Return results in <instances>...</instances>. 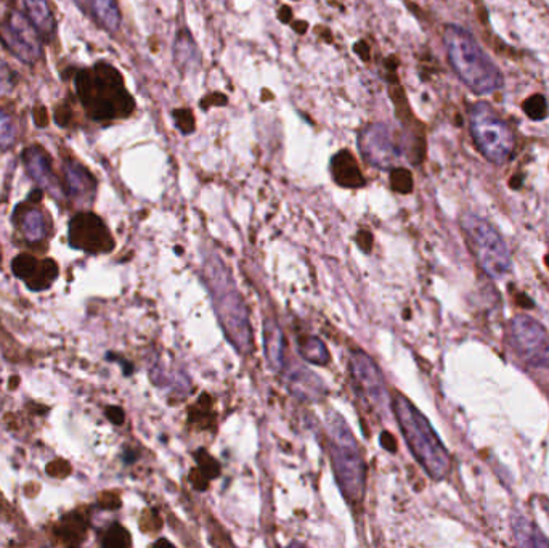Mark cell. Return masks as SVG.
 Instances as JSON below:
<instances>
[{"label":"cell","instance_id":"cell-1","mask_svg":"<svg viewBox=\"0 0 549 548\" xmlns=\"http://www.w3.org/2000/svg\"><path fill=\"white\" fill-rule=\"evenodd\" d=\"M201 277L208 287L212 306L228 343L241 356H251L254 351V332L249 309L227 264L217 254H206Z\"/></svg>","mask_w":549,"mask_h":548},{"label":"cell","instance_id":"cell-2","mask_svg":"<svg viewBox=\"0 0 549 548\" xmlns=\"http://www.w3.org/2000/svg\"><path fill=\"white\" fill-rule=\"evenodd\" d=\"M76 94L87 116L97 123L126 119L134 113L135 100L121 71L106 62L76 71Z\"/></svg>","mask_w":549,"mask_h":548},{"label":"cell","instance_id":"cell-3","mask_svg":"<svg viewBox=\"0 0 549 548\" xmlns=\"http://www.w3.org/2000/svg\"><path fill=\"white\" fill-rule=\"evenodd\" d=\"M326 439L339 491L350 507H362L366 494V463L357 438L346 420L330 410L326 415Z\"/></svg>","mask_w":549,"mask_h":548},{"label":"cell","instance_id":"cell-4","mask_svg":"<svg viewBox=\"0 0 549 548\" xmlns=\"http://www.w3.org/2000/svg\"><path fill=\"white\" fill-rule=\"evenodd\" d=\"M392 412L397 418L403 438L407 441L408 449L427 476L434 481L447 478L452 468L450 452L444 442L440 441L429 420L416 409L408 397L400 393L392 396Z\"/></svg>","mask_w":549,"mask_h":548},{"label":"cell","instance_id":"cell-5","mask_svg":"<svg viewBox=\"0 0 549 548\" xmlns=\"http://www.w3.org/2000/svg\"><path fill=\"white\" fill-rule=\"evenodd\" d=\"M444 44L453 71L474 94H493L505 86L503 73L469 31L461 26L448 25L444 31Z\"/></svg>","mask_w":549,"mask_h":548},{"label":"cell","instance_id":"cell-6","mask_svg":"<svg viewBox=\"0 0 549 548\" xmlns=\"http://www.w3.org/2000/svg\"><path fill=\"white\" fill-rule=\"evenodd\" d=\"M461 229L480 269L492 279H505L513 269L508 245L490 222L477 214H464Z\"/></svg>","mask_w":549,"mask_h":548},{"label":"cell","instance_id":"cell-7","mask_svg":"<svg viewBox=\"0 0 549 548\" xmlns=\"http://www.w3.org/2000/svg\"><path fill=\"white\" fill-rule=\"evenodd\" d=\"M469 126L477 150L493 164H505L516 147L513 129L490 103L479 102L469 110Z\"/></svg>","mask_w":549,"mask_h":548},{"label":"cell","instance_id":"cell-8","mask_svg":"<svg viewBox=\"0 0 549 548\" xmlns=\"http://www.w3.org/2000/svg\"><path fill=\"white\" fill-rule=\"evenodd\" d=\"M509 346L524 364L549 369V333L529 315H517L508 327Z\"/></svg>","mask_w":549,"mask_h":548},{"label":"cell","instance_id":"cell-9","mask_svg":"<svg viewBox=\"0 0 549 548\" xmlns=\"http://www.w3.org/2000/svg\"><path fill=\"white\" fill-rule=\"evenodd\" d=\"M0 42L10 54L26 63L36 65L42 58V39L34 26L20 12L7 13L0 21Z\"/></svg>","mask_w":549,"mask_h":548},{"label":"cell","instance_id":"cell-10","mask_svg":"<svg viewBox=\"0 0 549 548\" xmlns=\"http://www.w3.org/2000/svg\"><path fill=\"white\" fill-rule=\"evenodd\" d=\"M349 370L352 385L363 397V401L370 404L373 409L384 412L389 404V396H387L383 372L375 360L362 349H354L349 356Z\"/></svg>","mask_w":549,"mask_h":548},{"label":"cell","instance_id":"cell-11","mask_svg":"<svg viewBox=\"0 0 549 548\" xmlns=\"http://www.w3.org/2000/svg\"><path fill=\"white\" fill-rule=\"evenodd\" d=\"M358 148L366 163L373 168L391 171L402 155L397 135L384 123H371L358 135Z\"/></svg>","mask_w":549,"mask_h":548},{"label":"cell","instance_id":"cell-12","mask_svg":"<svg viewBox=\"0 0 549 548\" xmlns=\"http://www.w3.org/2000/svg\"><path fill=\"white\" fill-rule=\"evenodd\" d=\"M70 243L86 253H110L114 240L105 222L92 213H79L70 222Z\"/></svg>","mask_w":549,"mask_h":548},{"label":"cell","instance_id":"cell-13","mask_svg":"<svg viewBox=\"0 0 549 548\" xmlns=\"http://www.w3.org/2000/svg\"><path fill=\"white\" fill-rule=\"evenodd\" d=\"M21 160L25 164L26 171L29 177L36 182L42 190L52 193L53 197L61 198L65 195L63 185L55 176L52 169V160L49 153L45 152L41 145H31L25 148V152L21 155Z\"/></svg>","mask_w":549,"mask_h":548},{"label":"cell","instance_id":"cell-14","mask_svg":"<svg viewBox=\"0 0 549 548\" xmlns=\"http://www.w3.org/2000/svg\"><path fill=\"white\" fill-rule=\"evenodd\" d=\"M63 190L66 197L78 205H87L97 193V180L79 161L68 158L63 164Z\"/></svg>","mask_w":549,"mask_h":548},{"label":"cell","instance_id":"cell-15","mask_svg":"<svg viewBox=\"0 0 549 548\" xmlns=\"http://www.w3.org/2000/svg\"><path fill=\"white\" fill-rule=\"evenodd\" d=\"M41 198V190H34L28 203L18 206L13 214V222L29 243L42 242L49 235V221L44 211L36 205Z\"/></svg>","mask_w":549,"mask_h":548},{"label":"cell","instance_id":"cell-16","mask_svg":"<svg viewBox=\"0 0 549 548\" xmlns=\"http://www.w3.org/2000/svg\"><path fill=\"white\" fill-rule=\"evenodd\" d=\"M331 176L342 189H362L366 180L357 158L349 150H339L331 158Z\"/></svg>","mask_w":549,"mask_h":548},{"label":"cell","instance_id":"cell-17","mask_svg":"<svg viewBox=\"0 0 549 548\" xmlns=\"http://www.w3.org/2000/svg\"><path fill=\"white\" fill-rule=\"evenodd\" d=\"M98 28L116 33L121 26V10L116 0H74Z\"/></svg>","mask_w":549,"mask_h":548},{"label":"cell","instance_id":"cell-18","mask_svg":"<svg viewBox=\"0 0 549 548\" xmlns=\"http://www.w3.org/2000/svg\"><path fill=\"white\" fill-rule=\"evenodd\" d=\"M21 7L42 41L52 42L57 36V20L53 17L49 0H21Z\"/></svg>","mask_w":549,"mask_h":548},{"label":"cell","instance_id":"cell-19","mask_svg":"<svg viewBox=\"0 0 549 548\" xmlns=\"http://www.w3.org/2000/svg\"><path fill=\"white\" fill-rule=\"evenodd\" d=\"M288 378V388L301 401L315 402L325 396V386L315 373L305 370L304 367L283 369Z\"/></svg>","mask_w":549,"mask_h":548},{"label":"cell","instance_id":"cell-20","mask_svg":"<svg viewBox=\"0 0 549 548\" xmlns=\"http://www.w3.org/2000/svg\"><path fill=\"white\" fill-rule=\"evenodd\" d=\"M265 359L273 372L281 373L285 369L286 343L285 335L277 320L267 317L264 322Z\"/></svg>","mask_w":549,"mask_h":548},{"label":"cell","instance_id":"cell-21","mask_svg":"<svg viewBox=\"0 0 549 548\" xmlns=\"http://www.w3.org/2000/svg\"><path fill=\"white\" fill-rule=\"evenodd\" d=\"M175 65L182 73H188L192 68L200 65V50L193 41L192 34L188 33L187 28L180 29L175 39L174 47Z\"/></svg>","mask_w":549,"mask_h":548},{"label":"cell","instance_id":"cell-22","mask_svg":"<svg viewBox=\"0 0 549 548\" xmlns=\"http://www.w3.org/2000/svg\"><path fill=\"white\" fill-rule=\"evenodd\" d=\"M513 532L516 544L521 547H549V540L524 516H514Z\"/></svg>","mask_w":549,"mask_h":548},{"label":"cell","instance_id":"cell-23","mask_svg":"<svg viewBox=\"0 0 549 548\" xmlns=\"http://www.w3.org/2000/svg\"><path fill=\"white\" fill-rule=\"evenodd\" d=\"M297 349H299L302 359L307 360L309 364L320 365V367L330 364V351L317 336H299Z\"/></svg>","mask_w":549,"mask_h":548},{"label":"cell","instance_id":"cell-24","mask_svg":"<svg viewBox=\"0 0 549 548\" xmlns=\"http://www.w3.org/2000/svg\"><path fill=\"white\" fill-rule=\"evenodd\" d=\"M87 521L79 513L66 515L57 526L58 539L65 545H79L86 537Z\"/></svg>","mask_w":549,"mask_h":548},{"label":"cell","instance_id":"cell-25","mask_svg":"<svg viewBox=\"0 0 549 548\" xmlns=\"http://www.w3.org/2000/svg\"><path fill=\"white\" fill-rule=\"evenodd\" d=\"M196 462H198V468L193 470L192 483L195 489L198 491H204L208 487L211 479H216L220 475V465L216 460L212 459L211 455L206 450H200L196 454Z\"/></svg>","mask_w":549,"mask_h":548},{"label":"cell","instance_id":"cell-26","mask_svg":"<svg viewBox=\"0 0 549 548\" xmlns=\"http://www.w3.org/2000/svg\"><path fill=\"white\" fill-rule=\"evenodd\" d=\"M58 277L57 262L52 259H45V261H39L36 269L33 270V274L29 275L25 280L29 290L44 291L50 288L55 279Z\"/></svg>","mask_w":549,"mask_h":548},{"label":"cell","instance_id":"cell-27","mask_svg":"<svg viewBox=\"0 0 549 548\" xmlns=\"http://www.w3.org/2000/svg\"><path fill=\"white\" fill-rule=\"evenodd\" d=\"M17 142V127L12 116L0 108V148L9 150Z\"/></svg>","mask_w":549,"mask_h":548},{"label":"cell","instance_id":"cell-28","mask_svg":"<svg viewBox=\"0 0 549 548\" xmlns=\"http://www.w3.org/2000/svg\"><path fill=\"white\" fill-rule=\"evenodd\" d=\"M102 545L105 548L131 547L132 540L129 532L122 528L121 524H113L103 536Z\"/></svg>","mask_w":549,"mask_h":548},{"label":"cell","instance_id":"cell-29","mask_svg":"<svg viewBox=\"0 0 549 548\" xmlns=\"http://www.w3.org/2000/svg\"><path fill=\"white\" fill-rule=\"evenodd\" d=\"M391 187L397 193H410L413 190V176L405 168L391 169Z\"/></svg>","mask_w":549,"mask_h":548},{"label":"cell","instance_id":"cell-30","mask_svg":"<svg viewBox=\"0 0 549 548\" xmlns=\"http://www.w3.org/2000/svg\"><path fill=\"white\" fill-rule=\"evenodd\" d=\"M37 264H39V259L34 258L31 254H20V256L13 259V274L17 275L18 279L26 280L29 275L33 274Z\"/></svg>","mask_w":549,"mask_h":548},{"label":"cell","instance_id":"cell-31","mask_svg":"<svg viewBox=\"0 0 549 548\" xmlns=\"http://www.w3.org/2000/svg\"><path fill=\"white\" fill-rule=\"evenodd\" d=\"M524 111L530 119L537 121V119L545 118L548 113V103L543 95H532L530 99L525 100Z\"/></svg>","mask_w":549,"mask_h":548},{"label":"cell","instance_id":"cell-32","mask_svg":"<svg viewBox=\"0 0 549 548\" xmlns=\"http://www.w3.org/2000/svg\"><path fill=\"white\" fill-rule=\"evenodd\" d=\"M172 118H174L175 126L179 127L182 134H192L195 131L196 121L192 110L179 108V110L172 111Z\"/></svg>","mask_w":549,"mask_h":548},{"label":"cell","instance_id":"cell-33","mask_svg":"<svg viewBox=\"0 0 549 548\" xmlns=\"http://www.w3.org/2000/svg\"><path fill=\"white\" fill-rule=\"evenodd\" d=\"M17 86V73L10 68L9 63L0 58V97L10 94Z\"/></svg>","mask_w":549,"mask_h":548},{"label":"cell","instance_id":"cell-34","mask_svg":"<svg viewBox=\"0 0 549 548\" xmlns=\"http://www.w3.org/2000/svg\"><path fill=\"white\" fill-rule=\"evenodd\" d=\"M70 470V465L63 462V460H55V462L50 463L49 467H47V473L50 476H55V478H63V476L70 475Z\"/></svg>","mask_w":549,"mask_h":548},{"label":"cell","instance_id":"cell-35","mask_svg":"<svg viewBox=\"0 0 549 548\" xmlns=\"http://www.w3.org/2000/svg\"><path fill=\"white\" fill-rule=\"evenodd\" d=\"M227 102L228 99L225 95L220 94V92H212L206 99H203L201 108H203V110H208L209 107H222V105H225Z\"/></svg>","mask_w":549,"mask_h":548},{"label":"cell","instance_id":"cell-36","mask_svg":"<svg viewBox=\"0 0 549 548\" xmlns=\"http://www.w3.org/2000/svg\"><path fill=\"white\" fill-rule=\"evenodd\" d=\"M379 441H381V446H383L387 452H392V454L397 452V441H395L394 436H392L389 431H383L381 436H379Z\"/></svg>","mask_w":549,"mask_h":548},{"label":"cell","instance_id":"cell-37","mask_svg":"<svg viewBox=\"0 0 549 548\" xmlns=\"http://www.w3.org/2000/svg\"><path fill=\"white\" fill-rule=\"evenodd\" d=\"M357 243L363 251L368 253V251L371 250V246H373V235H371L368 230H362V232L357 235Z\"/></svg>","mask_w":549,"mask_h":548},{"label":"cell","instance_id":"cell-38","mask_svg":"<svg viewBox=\"0 0 549 548\" xmlns=\"http://www.w3.org/2000/svg\"><path fill=\"white\" fill-rule=\"evenodd\" d=\"M70 119V108L66 107V105H61V107L58 108L57 113H55V121H57L60 126H68V124H70Z\"/></svg>","mask_w":549,"mask_h":548},{"label":"cell","instance_id":"cell-39","mask_svg":"<svg viewBox=\"0 0 549 548\" xmlns=\"http://www.w3.org/2000/svg\"><path fill=\"white\" fill-rule=\"evenodd\" d=\"M106 417L110 418L114 425H122L124 423V410L119 409V407H108Z\"/></svg>","mask_w":549,"mask_h":548},{"label":"cell","instance_id":"cell-40","mask_svg":"<svg viewBox=\"0 0 549 548\" xmlns=\"http://www.w3.org/2000/svg\"><path fill=\"white\" fill-rule=\"evenodd\" d=\"M354 50L355 54L362 58L363 62H370V45L366 44L365 41L357 42L354 45Z\"/></svg>","mask_w":549,"mask_h":548},{"label":"cell","instance_id":"cell-41","mask_svg":"<svg viewBox=\"0 0 549 548\" xmlns=\"http://www.w3.org/2000/svg\"><path fill=\"white\" fill-rule=\"evenodd\" d=\"M34 121H36L37 126H47L49 115H47V110L44 107L34 108Z\"/></svg>","mask_w":549,"mask_h":548},{"label":"cell","instance_id":"cell-42","mask_svg":"<svg viewBox=\"0 0 549 548\" xmlns=\"http://www.w3.org/2000/svg\"><path fill=\"white\" fill-rule=\"evenodd\" d=\"M278 18H280L281 23H289V21L293 20V9L288 7V5H283L280 12H278Z\"/></svg>","mask_w":549,"mask_h":548},{"label":"cell","instance_id":"cell-43","mask_svg":"<svg viewBox=\"0 0 549 548\" xmlns=\"http://www.w3.org/2000/svg\"><path fill=\"white\" fill-rule=\"evenodd\" d=\"M293 28L296 33L305 34L309 29V23L307 21H296V23H293Z\"/></svg>","mask_w":549,"mask_h":548},{"label":"cell","instance_id":"cell-44","mask_svg":"<svg viewBox=\"0 0 549 548\" xmlns=\"http://www.w3.org/2000/svg\"><path fill=\"white\" fill-rule=\"evenodd\" d=\"M546 266H548V269H549V254L548 256H546Z\"/></svg>","mask_w":549,"mask_h":548}]
</instances>
